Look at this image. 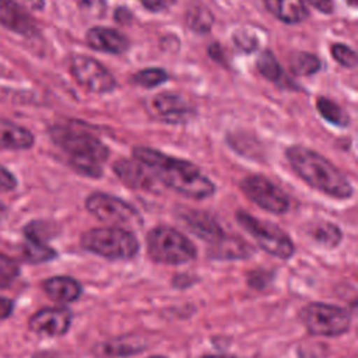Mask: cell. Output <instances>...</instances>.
<instances>
[{
	"mask_svg": "<svg viewBox=\"0 0 358 358\" xmlns=\"http://www.w3.org/2000/svg\"><path fill=\"white\" fill-rule=\"evenodd\" d=\"M133 157L168 187L192 199H206L215 192L214 183L192 162L165 155L147 147L133 148Z\"/></svg>",
	"mask_w": 358,
	"mask_h": 358,
	"instance_id": "cell-1",
	"label": "cell"
},
{
	"mask_svg": "<svg viewBox=\"0 0 358 358\" xmlns=\"http://www.w3.org/2000/svg\"><path fill=\"white\" fill-rule=\"evenodd\" d=\"M287 159L298 176L313 189L337 199H348L352 186L345 175L319 152L294 145L285 151Z\"/></svg>",
	"mask_w": 358,
	"mask_h": 358,
	"instance_id": "cell-2",
	"label": "cell"
},
{
	"mask_svg": "<svg viewBox=\"0 0 358 358\" xmlns=\"http://www.w3.org/2000/svg\"><path fill=\"white\" fill-rule=\"evenodd\" d=\"M50 136L69 154V162L77 172L91 178L102 175V164L106 161L109 151L101 140L73 126H55Z\"/></svg>",
	"mask_w": 358,
	"mask_h": 358,
	"instance_id": "cell-3",
	"label": "cell"
},
{
	"mask_svg": "<svg viewBox=\"0 0 358 358\" xmlns=\"http://www.w3.org/2000/svg\"><path fill=\"white\" fill-rule=\"evenodd\" d=\"M81 245L88 252L109 260L131 259L140 248L133 232L117 227L90 229L83 234Z\"/></svg>",
	"mask_w": 358,
	"mask_h": 358,
	"instance_id": "cell-4",
	"label": "cell"
},
{
	"mask_svg": "<svg viewBox=\"0 0 358 358\" xmlns=\"http://www.w3.org/2000/svg\"><path fill=\"white\" fill-rule=\"evenodd\" d=\"M147 250L154 262L164 264H182L196 257L193 242L169 227H155L148 232Z\"/></svg>",
	"mask_w": 358,
	"mask_h": 358,
	"instance_id": "cell-5",
	"label": "cell"
},
{
	"mask_svg": "<svg viewBox=\"0 0 358 358\" xmlns=\"http://www.w3.org/2000/svg\"><path fill=\"white\" fill-rule=\"evenodd\" d=\"M301 320L310 334L334 337L350 327V313L340 306L329 303H309L301 310Z\"/></svg>",
	"mask_w": 358,
	"mask_h": 358,
	"instance_id": "cell-6",
	"label": "cell"
},
{
	"mask_svg": "<svg viewBox=\"0 0 358 358\" xmlns=\"http://www.w3.org/2000/svg\"><path fill=\"white\" fill-rule=\"evenodd\" d=\"M236 220L264 252L280 259H288L294 255V243L281 228L255 218L245 211H238Z\"/></svg>",
	"mask_w": 358,
	"mask_h": 358,
	"instance_id": "cell-7",
	"label": "cell"
},
{
	"mask_svg": "<svg viewBox=\"0 0 358 358\" xmlns=\"http://www.w3.org/2000/svg\"><path fill=\"white\" fill-rule=\"evenodd\" d=\"M87 210L98 220L112 225L140 224V214L126 201L105 193H92L85 200Z\"/></svg>",
	"mask_w": 358,
	"mask_h": 358,
	"instance_id": "cell-8",
	"label": "cell"
},
{
	"mask_svg": "<svg viewBox=\"0 0 358 358\" xmlns=\"http://www.w3.org/2000/svg\"><path fill=\"white\" fill-rule=\"evenodd\" d=\"M241 189L249 200L273 214H282L289 207L287 194L262 175H252L242 179Z\"/></svg>",
	"mask_w": 358,
	"mask_h": 358,
	"instance_id": "cell-9",
	"label": "cell"
},
{
	"mask_svg": "<svg viewBox=\"0 0 358 358\" xmlns=\"http://www.w3.org/2000/svg\"><path fill=\"white\" fill-rule=\"evenodd\" d=\"M76 81L92 92H108L115 87L113 76L95 59L76 56L70 63Z\"/></svg>",
	"mask_w": 358,
	"mask_h": 358,
	"instance_id": "cell-10",
	"label": "cell"
},
{
	"mask_svg": "<svg viewBox=\"0 0 358 358\" xmlns=\"http://www.w3.org/2000/svg\"><path fill=\"white\" fill-rule=\"evenodd\" d=\"M71 323V312L67 308H45L29 319V329L42 336H62Z\"/></svg>",
	"mask_w": 358,
	"mask_h": 358,
	"instance_id": "cell-11",
	"label": "cell"
},
{
	"mask_svg": "<svg viewBox=\"0 0 358 358\" xmlns=\"http://www.w3.org/2000/svg\"><path fill=\"white\" fill-rule=\"evenodd\" d=\"M113 169L119 179L124 182L127 186L134 189L151 190L155 185V176L148 172V168L141 162L130 161V159H119L115 162Z\"/></svg>",
	"mask_w": 358,
	"mask_h": 358,
	"instance_id": "cell-12",
	"label": "cell"
},
{
	"mask_svg": "<svg viewBox=\"0 0 358 358\" xmlns=\"http://www.w3.org/2000/svg\"><path fill=\"white\" fill-rule=\"evenodd\" d=\"M182 220L187 225V228L197 235L199 238L210 242V243H217L221 241L225 234L222 228L218 225V222L208 214L203 211H194V210H186L185 213L180 214Z\"/></svg>",
	"mask_w": 358,
	"mask_h": 358,
	"instance_id": "cell-13",
	"label": "cell"
},
{
	"mask_svg": "<svg viewBox=\"0 0 358 358\" xmlns=\"http://www.w3.org/2000/svg\"><path fill=\"white\" fill-rule=\"evenodd\" d=\"M0 24L21 35H32L36 31L34 20L13 0H0Z\"/></svg>",
	"mask_w": 358,
	"mask_h": 358,
	"instance_id": "cell-14",
	"label": "cell"
},
{
	"mask_svg": "<svg viewBox=\"0 0 358 358\" xmlns=\"http://www.w3.org/2000/svg\"><path fill=\"white\" fill-rule=\"evenodd\" d=\"M88 45L99 52L123 53L129 48V41L119 31L105 27H94L87 32Z\"/></svg>",
	"mask_w": 358,
	"mask_h": 358,
	"instance_id": "cell-15",
	"label": "cell"
},
{
	"mask_svg": "<svg viewBox=\"0 0 358 358\" xmlns=\"http://www.w3.org/2000/svg\"><path fill=\"white\" fill-rule=\"evenodd\" d=\"M152 108L157 115L171 123H178L189 115L190 108L187 102L176 94H159L152 99Z\"/></svg>",
	"mask_w": 358,
	"mask_h": 358,
	"instance_id": "cell-16",
	"label": "cell"
},
{
	"mask_svg": "<svg viewBox=\"0 0 358 358\" xmlns=\"http://www.w3.org/2000/svg\"><path fill=\"white\" fill-rule=\"evenodd\" d=\"M34 144V136L29 130L0 119V148L25 150Z\"/></svg>",
	"mask_w": 358,
	"mask_h": 358,
	"instance_id": "cell-17",
	"label": "cell"
},
{
	"mask_svg": "<svg viewBox=\"0 0 358 358\" xmlns=\"http://www.w3.org/2000/svg\"><path fill=\"white\" fill-rule=\"evenodd\" d=\"M45 292L57 302H73L81 294V285L71 277L57 275L45 281Z\"/></svg>",
	"mask_w": 358,
	"mask_h": 358,
	"instance_id": "cell-18",
	"label": "cell"
},
{
	"mask_svg": "<svg viewBox=\"0 0 358 358\" xmlns=\"http://www.w3.org/2000/svg\"><path fill=\"white\" fill-rule=\"evenodd\" d=\"M264 6L273 15L287 24H296L308 17L302 0H264Z\"/></svg>",
	"mask_w": 358,
	"mask_h": 358,
	"instance_id": "cell-19",
	"label": "cell"
},
{
	"mask_svg": "<svg viewBox=\"0 0 358 358\" xmlns=\"http://www.w3.org/2000/svg\"><path fill=\"white\" fill-rule=\"evenodd\" d=\"M145 348V343L137 340L136 337H120L106 341L99 347V354L106 357H127L140 352Z\"/></svg>",
	"mask_w": 358,
	"mask_h": 358,
	"instance_id": "cell-20",
	"label": "cell"
},
{
	"mask_svg": "<svg viewBox=\"0 0 358 358\" xmlns=\"http://www.w3.org/2000/svg\"><path fill=\"white\" fill-rule=\"evenodd\" d=\"M21 255L31 263H43L56 257V252L52 248L31 236H25V242L21 246Z\"/></svg>",
	"mask_w": 358,
	"mask_h": 358,
	"instance_id": "cell-21",
	"label": "cell"
},
{
	"mask_svg": "<svg viewBox=\"0 0 358 358\" xmlns=\"http://www.w3.org/2000/svg\"><path fill=\"white\" fill-rule=\"evenodd\" d=\"M214 257H220V259H241V257H246L249 255L250 248L248 246V243L242 242L241 239H235V238H227L224 236L221 241H218L217 243H214Z\"/></svg>",
	"mask_w": 358,
	"mask_h": 358,
	"instance_id": "cell-22",
	"label": "cell"
},
{
	"mask_svg": "<svg viewBox=\"0 0 358 358\" xmlns=\"http://www.w3.org/2000/svg\"><path fill=\"white\" fill-rule=\"evenodd\" d=\"M289 69L296 76H310L319 71L320 60L308 52H294L289 56Z\"/></svg>",
	"mask_w": 358,
	"mask_h": 358,
	"instance_id": "cell-23",
	"label": "cell"
},
{
	"mask_svg": "<svg viewBox=\"0 0 358 358\" xmlns=\"http://www.w3.org/2000/svg\"><path fill=\"white\" fill-rule=\"evenodd\" d=\"M309 234L317 243H320L326 248H334L341 241L340 228L336 227L334 224H330V222H326V221L315 224L309 229Z\"/></svg>",
	"mask_w": 358,
	"mask_h": 358,
	"instance_id": "cell-24",
	"label": "cell"
},
{
	"mask_svg": "<svg viewBox=\"0 0 358 358\" xmlns=\"http://www.w3.org/2000/svg\"><path fill=\"white\" fill-rule=\"evenodd\" d=\"M213 14L203 6H193L186 13L187 27L196 32H208L213 27Z\"/></svg>",
	"mask_w": 358,
	"mask_h": 358,
	"instance_id": "cell-25",
	"label": "cell"
},
{
	"mask_svg": "<svg viewBox=\"0 0 358 358\" xmlns=\"http://www.w3.org/2000/svg\"><path fill=\"white\" fill-rule=\"evenodd\" d=\"M317 110L319 113L330 123L333 124H337V126H347L348 124V116L344 113V110L337 105L334 103L333 101H330L329 98H323L320 96L317 99Z\"/></svg>",
	"mask_w": 358,
	"mask_h": 358,
	"instance_id": "cell-26",
	"label": "cell"
},
{
	"mask_svg": "<svg viewBox=\"0 0 358 358\" xmlns=\"http://www.w3.org/2000/svg\"><path fill=\"white\" fill-rule=\"evenodd\" d=\"M256 67L260 71V74H263L267 80H271V81H277L282 74L277 59L268 50H264L259 55L256 60Z\"/></svg>",
	"mask_w": 358,
	"mask_h": 358,
	"instance_id": "cell-27",
	"label": "cell"
},
{
	"mask_svg": "<svg viewBox=\"0 0 358 358\" xmlns=\"http://www.w3.org/2000/svg\"><path fill=\"white\" fill-rule=\"evenodd\" d=\"M134 83L143 87H157L168 80V74L162 69H145L134 74Z\"/></svg>",
	"mask_w": 358,
	"mask_h": 358,
	"instance_id": "cell-28",
	"label": "cell"
},
{
	"mask_svg": "<svg viewBox=\"0 0 358 358\" xmlns=\"http://www.w3.org/2000/svg\"><path fill=\"white\" fill-rule=\"evenodd\" d=\"M17 263L8 256L0 253V288L8 287L11 281L18 275Z\"/></svg>",
	"mask_w": 358,
	"mask_h": 358,
	"instance_id": "cell-29",
	"label": "cell"
},
{
	"mask_svg": "<svg viewBox=\"0 0 358 358\" xmlns=\"http://www.w3.org/2000/svg\"><path fill=\"white\" fill-rule=\"evenodd\" d=\"M331 55H333L334 60H337L340 64H343L345 67H355V64H357L355 52L343 43H334L331 46Z\"/></svg>",
	"mask_w": 358,
	"mask_h": 358,
	"instance_id": "cell-30",
	"label": "cell"
},
{
	"mask_svg": "<svg viewBox=\"0 0 358 358\" xmlns=\"http://www.w3.org/2000/svg\"><path fill=\"white\" fill-rule=\"evenodd\" d=\"M234 41H235L236 46L243 52H252L257 48V41L249 32H236V34H234Z\"/></svg>",
	"mask_w": 358,
	"mask_h": 358,
	"instance_id": "cell-31",
	"label": "cell"
},
{
	"mask_svg": "<svg viewBox=\"0 0 358 358\" xmlns=\"http://www.w3.org/2000/svg\"><path fill=\"white\" fill-rule=\"evenodd\" d=\"M17 186V179L13 176L10 171H7L4 166L0 165V190L7 192L13 190Z\"/></svg>",
	"mask_w": 358,
	"mask_h": 358,
	"instance_id": "cell-32",
	"label": "cell"
},
{
	"mask_svg": "<svg viewBox=\"0 0 358 358\" xmlns=\"http://www.w3.org/2000/svg\"><path fill=\"white\" fill-rule=\"evenodd\" d=\"M140 3L150 11H162L169 8L175 0H140Z\"/></svg>",
	"mask_w": 358,
	"mask_h": 358,
	"instance_id": "cell-33",
	"label": "cell"
},
{
	"mask_svg": "<svg viewBox=\"0 0 358 358\" xmlns=\"http://www.w3.org/2000/svg\"><path fill=\"white\" fill-rule=\"evenodd\" d=\"M313 7H316L320 13H331L333 11V3L331 0H308Z\"/></svg>",
	"mask_w": 358,
	"mask_h": 358,
	"instance_id": "cell-34",
	"label": "cell"
},
{
	"mask_svg": "<svg viewBox=\"0 0 358 358\" xmlns=\"http://www.w3.org/2000/svg\"><path fill=\"white\" fill-rule=\"evenodd\" d=\"M13 310V302L7 298L0 296V322L4 320Z\"/></svg>",
	"mask_w": 358,
	"mask_h": 358,
	"instance_id": "cell-35",
	"label": "cell"
},
{
	"mask_svg": "<svg viewBox=\"0 0 358 358\" xmlns=\"http://www.w3.org/2000/svg\"><path fill=\"white\" fill-rule=\"evenodd\" d=\"M34 358H56V355L53 352H49V351H42V352L35 354Z\"/></svg>",
	"mask_w": 358,
	"mask_h": 358,
	"instance_id": "cell-36",
	"label": "cell"
},
{
	"mask_svg": "<svg viewBox=\"0 0 358 358\" xmlns=\"http://www.w3.org/2000/svg\"><path fill=\"white\" fill-rule=\"evenodd\" d=\"M201 358H235L232 355H225V354H218V355H204Z\"/></svg>",
	"mask_w": 358,
	"mask_h": 358,
	"instance_id": "cell-37",
	"label": "cell"
},
{
	"mask_svg": "<svg viewBox=\"0 0 358 358\" xmlns=\"http://www.w3.org/2000/svg\"><path fill=\"white\" fill-rule=\"evenodd\" d=\"M6 214H7V208L0 203V220H1V218H4V215H6Z\"/></svg>",
	"mask_w": 358,
	"mask_h": 358,
	"instance_id": "cell-38",
	"label": "cell"
},
{
	"mask_svg": "<svg viewBox=\"0 0 358 358\" xmlns=\"http://www.w3.org/2000/svg\"><path fill=\"white\" fill-rule=\"evenodd\" d=\"M150 358H165V357H161V355H154V357H150Z\"/></svg>",
	"mask_w": 358,
	"mask_h": 358,
	"instance_id": "cell-39",
	"label": "cell"
},
{
	"mask_svg": "<svg viewBox=\"0 0 358 358\" xmlns=\"http://www.w3.org/2000/svg\"><path fill=\"white\" fill-rule=\"evenodd\" d=\"M348 3H350V4H355V0H348Z\"/></svg>",
	"mask_w": 358,
	"mask_h": 358,
	"instance_id": "cell-40",
	"label": "cell"
}]
</instances>
